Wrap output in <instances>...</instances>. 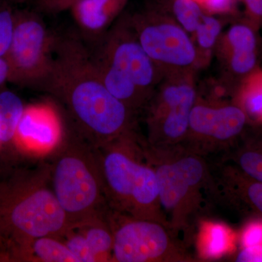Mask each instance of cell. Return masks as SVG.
I'll return each mask as SVG.
<instances>
[{"instance_id":"obj_17","label":"cell","mask_w":262,"mask_h":262,"mask_svg":"<svg viewBox=\"0 0 262 262\" xmlns=\"http://www.w3.org/2000/svg\"><path fill=\"white\" fill-rule=\"evenodd\" d=\"M100 78L108 92L137 113L147 104L151 96L139 89L130 77L98 53L93 55Z\"/></svg>"},{"instance_id":"obj_33","label":"cell","mask_w":262,"mask_h":262,"mask_svg":"<svg viewBox=\"0 0 262 262\" xmlns=\"http://www.w3.org/2000/svg\"></svg>"},{"instance_id":"obj_31","label":"cell","mask_w":262,"mask_h":262,"mask_svg":"<svg viewBox=\"0 0 262 262\" xmlns=\"http://www.w3.org/2000/svg\"><path fill=\"white\" fill-rule=\"evenodd\" d=\"M10 67L5 57L0 58V86L9 81Z\"/></svg>"},{"instance_id":"obj_26","label":"cell","mask_w":262,"mask_h":262,"mask_svg":"<svg viewBox=\"0 0 262 262\" xmlns=\"http://www.w3.org/2000/svg\"><path fill=\"white\" fill-rule=\"evenodd\" d=\"M203 9L211 14H226L233 10L234 0H198Z\"/></svg>"},{"instance_id":"obj_32","label":"cell","mask_w":262,"mask_h":262,"mask_svg":"<svg viewBox=\"0 0 262 262\" xmlns=\"http://www.w3.org/2000/svg\"><path fill=\"white\" fill-rule=\"evenodd\" d=\"M14 1H24V0H14Z\"/></svg>"},{"instance_id":"obj_16","label":"cell","mask_w":262,"mask_h":262,"mask_svg":"<svg viewBox=\"0 0 262 262\" xmlns=\"http://www.w3.org/2000/svg\"><path fill=\"white\" fill-rule=\"evenodd\" d=\"M223 155L222 162L262 182V125H248L238 140Z\"/></svg>"},{"instance_id":"obj_24","label":"cell","mask_w":262,"mask_h":262,"mask_svg":"<svg viewBox=\"0 0 262 262\" xmlns=\"http://www.w3.org/2000/svg\"><path fill=\"white\" fill-rule=\"evenodd\" d=\"M59 238L64 243L78 262L96 261L85 237L77 227L70 226Z\"/></svg>"},{"instance_id":"obj_7","label":"cell","mask_w":262,"mask_h":262,"mask_svg":"<svg viewBox=\"0 0 262 262\" xmlns=\"http://www.w3.org/2000/svg\"><path fill=\"white\" fill-rule=\"evenodd\" d=\"M194 72L165 76L148 101L146 144L156 147L181 144L198 95Z\"/></svg>"},{"instance_id":"obj_11","label":"cell","mask_w":262,"mask_h":262,"mask_svg":"<svg viewBox=\"0 0 262 262\" xmlns=\"http://www.w3.org/2000/svg\"><path fill=\"white\" fill-rule=\"evenodd\" d=\"M103 37L98 54L128 76L144 92L152 96L164 75L141 46L128 17L120 19Z\"/></svg>"},{"instance_id":"obj_8","label":"cell","mask_w":262,"mask_h":262,"mask_svg":"<svg viewBox=\"0 0 262 262\" xmlns=\"http://www.w3.org/2000/svg\"><path fill=\"white\" fill-rule=\"evenodd\" d=\"M128 18L141 46L164 77L194 72L200 62L195 45L173 18L151 8Z\"/></svg>"},{"instance_id":"obj_27","label":"cell","mask_w":262,"mask_h":262,"mask_svg":"<svg viewBox=\"0 0 262 262\" xmlns=\"http://www.w3.org/2000/svg\"><path fill=\"white\" fill-rule=\"evenodd\" d=\"M245 247L262 245V224H251L245 229L242 237Z\"/></svg>"},{"instance_id":"obj_1","label":"cell","mask_w":262,"mask_h":262,"mask_svg":"<svg viewBox=\"0 0 262 262\" xmlns=\"http://www.w3.org/2000/svg\"><path fill=\"white\" fill-rule=\"evenodd\" d=\"M41 90L63 103L78 135L94 147L135 132V114L103 85L89 53L75 37H55L53 63Z\"/></svg>"},{"instance_id":"obj_25","label":"cell","mask_w":262,"mask_h":262,"mask_svg":"<svg viewBox=\"0 0 262 262\" xmlns=\"http://www.w3.org/2000/svg\"><path fill=\"white\" fill-rule=\"evenodd\" d=\"M15 28V12L5 0H0V58L9 51Z\"/></svg>"},{"instance_id":"obj_9","label":"cell","mask_w":262,"mask_h":262,"mask_svg":"<svg viewBox=\"0 0 262 262\" xmlns=\"http://www.w3.org/2000/svg\"><path fill=\"white\" fill-rule=\"evenodd\" d=\"M54 42L55 37L37 13L15 12L14 33L5 56L9 82L41 90L53 67Z\"/></svg>"},{"instance_id":"obj_5","label":"cell","mask_w":262,"mask_h":262,"mask_svg":"<svg viewBox=\"0 0 262 262\" xmlns=\"http://www.w3.org/2000/svg\"><path fill=\"white\" fill-rule=\"evenodd\" d=\"M52 155V187L69 227L106 215L108 206L94 146L78 134L65 136Z\"/></svg>"},{"instance_id":"obj_30","label":"cell","mask_w":262,"mask_h":262,"mask_svg":"<svg viewBox=\"0 0 262 262\" xmlns=\"http://www.w3.org/2000/svg\"><path fill=\"white\" fill-rule=\"evenodd\" d=\"M237 259V261H262V245L245 247Z\"/></svg>"},{"instance_id":"obj_2","label":"cell","mask_w":262,"mask_h":262,"mask_svg":"<svg viewBox=\"0 0 262 262\" xmlns=\"http://www.w3.org/2000/svg\"><path fill=\"white\" fill-rule=\"evenodd\" d=\"M51 173V163L42 162L0 181V261H18L34 239L59 238L68 228Z\"/></svg>"},{"instance_id":"obj_23","label":"cell","mask_w":262,"mask_h":262,"mask_svg":"<svg viewBox=\"0 0 262 262\" xmlns=\"http://www.w3.org/2000/svg\"><path fill=\"white\" fill-rule=\"evenodd\" d=\"M222 25L220 20L212 15L204 14L195 32L192 34L195 38L198 56L209 54L220 41Z\"/></svg>"},{"instance_id":"obj_19","label":"cell","mask_w":262,"mask_h":262,"mask_svg":"<svg viewBox=\"0 0 262 262\" xmlns=\"http://www.w3.org/2000/svg\"><path fill=\"white\" fill-rule=\"evenodd\" d=\"M72 227H77L83 234L96 261H113V234L106 220V213Z\"/></svg>"},{"instance_id":"obj_29","label":"cell","mask_w":262,"mask_h":262,"mask_svg":"<svg viewBox=\"0 0 262 262\" xmlns=\"http://www.w3.org/2000/svg\"><path fill=\"white\" fill-rule=\"evenodd\" d=\"M249 20L258 29L262 28V0H243Z\"/></svg>"},{"instance_id":"obj_15","label":"cell","mask_w":262,"mask_h":262,"mask_svg":"<svg viewBox=\"0 0 262 262\" xmlns=\"http://www.w3.org/2000/svg\"><path fill=\"white\" fill-rule=\"evenodd\" d=\"M126 0H77L70 9L76 23L89 37L98 38L121 11Z\"/></svg>"},{"instance_id":"obj_4","label":"cell","mask_w":262,"mask_h":262,"mask_svg":"<svg viewBox=\"0 0 262 262\" xmlns=\"http://www.w3.org/2000/svg\"><path fill=\"white\" fill-rule=\"evenodd\" d=\"M108 208L133 218L168 227L159 199L155 169L136 132L94 147Z\"/></svg>"},{"instance_id":"obj_20","label":"cell","mask_w":262,"mask_h":262,"mask_svg":"<svg viewBox=\"0 0 262 262\" xmlns=\"http://www.w3.org/2000/svg\"><path fill=\"white\" fill-rule=\"evenodd\" d=\"M24 108L23 101L15 93H0V149L14 148L15 134Z\"/></svg>"},{"instance_id":"obj_28","label":"cell","mask_w":262,"mask_h":262,"mask_svg":"<svg viewBox=\"0 0 262 262\" xmlns=\"http://www.w3.org/2000/svg\"><path fill=\"white\" fill-rule=\"evenodd\" d=\"M77 0H37L39 9L51 13H58L70 9Z\"/></svg>"},{"instance_id":"obj_21","label":"cell","mask_w":262,"mask_h":262,"mask_svg":"<svg viewBox=\"0 0 262 262\" xmlns=\"http://www.w3.org/2000/svg\"><path fill=\"white\" fill-rule=\"evenodd\" d=\"M19 261L78 262L64 243L53 236L34 239L22 253Z\"/></svg>"},{"instance_id":"obj_12","label":"cell","mask_w":262,"mask_h":262,"mask_svg":"<svg viewBox=\"0 0 262 262\" xmlns=\"http://www.w3.org/2000/svg\"><path fill=\"white\" fill-rule=\"evenodd\" d=\"M61 120L54 108L46 104L24 108L14 140V149L33 158L52 155L64 138Z\"/></svg>"},{"instance_id":"obj_14","label":"cell","mask_w":262,"mask_h":262,"mask_svg":"<svg viewBox=\"0 0 262 262\" xmlns=\"http://www.w3.org/2000/svg\"><path fill=\"white\" fill-rule=\"evenodd\" d=\"M214 179L215 199L223 200L237 211L262 220V182L245 175L230 164L222 162Z\"/></svg>"},{"instance_id":"obj_6","label":"cell","mask_w":262,"mask_h":262,"mask_svg":"<svg viewBox=\"0 0 262 262\" xmlns=\"http://www.w3.org/2000/svg\"><path fill=\"white\" fill-rule=\"evenodd\" d=\"M106 220L113 234V261H196L163 224L133 218L110 208Z\"/></svg>"},{"instance_id":"obj_3","label":"cell","mask_w":262,"mask_h":262,"mask_svg":"<svg viewBox=\"0 0 262 262\" xmlns=\"http://www.w3.org/2000/svg\"><path fill=\"white\" fill-rule=\"evenodd\" d=\"M144 151L156 173L169 230L187 248L192 244L196 218L204 211L207 196L215 199L211 169L204 157L180 144L156 147L144 142Z\"/></svg>"},{"instance_id":"obj_22","label":"cell","mask_w":262,"mask_h":262,"mask_svg":"<svg viewBox=\"0 0 262 262\" xmlns=\"http://www.w3.org/2000/svg\"><path fill=\"white\" fill-rule=\"evenodd\" d=\"M173 18L188 34H193L204 15V9L198 0H173Z\"/></svg>"},{"instance_id":"obj_13","label":"cell","mask_w":262,"mask_h":262,"mask_svg":"<svg viewBox=\"0 0 262 262\" xmlns=\"http://www.w3.org/2000/svg\"><path fill=\"white\" fill-rule=\"evenodd\" d=\"M258 27L249 20L231 26L222 39V53L233 92L259 66L261 42Z\"/></svg>"},{"instance_id":"obj_18","label":"cell","mask_w":262,"mask_h":262,"mask_svg":"<svg viewBox=\"0 0 262 262\" xmlns=\"http://www.w3.org/2000/svg\"><path fill=\"white\" fill-rule=\"evenodd\" d=\"M233 94L234 102L244 110L250 122L262 125V69L244 79Z\"/></svg>"},{"instance_id":"obj_10","label":"cell","mask_w":262,"mask_h":262,"mask_svg":"<svg viewBox=\"0 0 262 262\" xmlns=\"http://www.w3.org/2000/svg\"><path fill=\"white\" fill-rule=\"evenodd\" d=\"M249 125L247 115L234 101L213 103L198 97L191 111L187 135L180 144L204 158L225 153Z\"/></svg>"}]
</instances>
